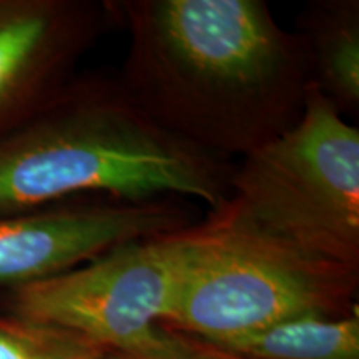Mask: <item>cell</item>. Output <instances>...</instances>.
I'll use <instances>...</instances> for the list:
<instances>
[{
    "label": "cell",
    "mask_w": 359,
    "mask_h": 359,
    "mask_svg": "<svg viewBox=\"0 0 359 359\" xmlns=\"http://www.w3.org/2000/svg\"><path fill=\"white\" fill-rule=\"evenodd\" d=\"M130 34L116 82L160 128L228 160L293 127L313 85L308 48L263 0H120Z\"/></svg>",
    "instance_id": "obj_1"
},
{
    "label": "cell",
    "mask_w": 359,
    "mask_h": 359,
    "mask_svg": "<svg viewBox=\"0 0 359 359\" xmlns=\"http://www.w3.org/2000/svg\"><path fill=\"white\" fill-rule=\"evenodd\" d=\"M233 165L178 140L127 97L116 79L74 77L0 137V212L77 198H228Z\"/></svg>",
    "instance_id": "obj_2"
},
{
    "label": "cell",
    "mask_w": 359,
    "mask_h": 359,
    "mask_svg": "<svg viewBox=\"0 0 359 359\" xmlns=\"http://www.w3.org/2000/svg\"><path fill=\"white\" fill-rule=\"evenodd\" d=\"M178 198H77L24 212H0V288L47 280L115 246L191 224Z\"/></svg>",
    "instance_id": "obj_6"
},
{
    "label": "cell",
    "mask_w": 359,
    "mask_h": 359,
    "mask_svg": "<svg viewBox=\"0 0 359 359\" xmlns=\"http://www.w3.org/2000/svg\"><path fill=\"white\" fill-rule=\"evenodd\" d=\"M167 333V338L158 348L143 353H109L107 359H250L215 346L208 341L168 330Z\"/></svg>",
    "instance_id": "obj_11"
},
{
    "label": "cell",
    "mask_w": 359,
    "mask_h": 359,
    "mask_svg": "<svg viewBox=\"0 0 359 359\" xmlns=\"http://www.w3.org/2000/svg\"><path fill=\"white\" fill-rule=\"evenodd\" d=\"M359 268L314 257L235 217L182 230L177 293L161 327L212 344L303 316L359 311Z\"/></svg>",
    "instance_id": "obj_3"
},
{
    "label": "cell",
    "mask_w": 359,
    "mask_h": 359,
    "mask_svg": "<svg viewBox=\"0 0 359 359\" xmlns=\"http://www.w3.org/2000/svg\"><path fill=\"white\" fill-rule=\"evenodd\" d=\"M107 354L75 331L0 314V359H107Z\"/></svg>",
    "instance_id": "obj_10"
},
{
    "label": "cell",
    "mask_w": 359,
    "mask_h": 359,
    "mask_svg": "<svg viewBox=\"0 0 359 359\" xmlns=\"http://www.w3.org/2000/svg\"><path fill=\"white\" fill-rule=\"evenodd\" d=\"M313 85L343 115L359 114V2L314 0L299 15Z\"/></svg>",
    "instance_id": "obj_8"
},
{
    "label": "cell",
    "mask_w": 359,
    "mask_h": 359,
    "mask_svg": "<svg viewBox=\"0 0 359 359\" xmlns=\"http://www.w3.org/2000/svg\"><path fill=\"white\" fill-rule=\"evenodd\" d=\"M215 346L250 359H359V311L294 318Z\"/></svg>",
    "instance_id": "obj_9"
},
{
    "label": "cell",
    "mask_w": 359,
    "mask_h": 359,
    "mask_svg": "<svg viewBox=\"0 0 359 359\" xmlns=\"http://www.w3.org/2000/svg\"><path fill=\"white\" fill-rule=\"evenodd\" d=\"M115 22L114 2L0 0V137L50 102Z\"/></svg>",
    "instance_id": "obj_7"
},
{
    "label": "cell",
    "mask_w": 359,
    "mask_h": 359,
    "mask_svg": "<svg viewBox=\"0 0 359 359\" xmlns=\"http://www.w3.org/2000/svg\"><path fill=\"white\" fill-rule=\"evenodd\" d=\"M223 205L309 255L359 268V130L311 85L298 122L233 167Z\"/></svg>",
    "instance_id": "obj_4"
},
{
    "label": "cell",
    "mask_w": 359,
    "mask_h": 359,
    "mask_svg": "<svg viewBox=\"0 0 359 359\" xmlns=\"http://www.w3.org/2000/svg\"><path fill=\"white\" fill-rule=\"evenodd\" d=\"M182 230L122 243L55 276L11 290V313L75 331L109 353L161 346L177 293Z\"/></svg>",
    "instance_id": "obj_5"
}]
</instances>
